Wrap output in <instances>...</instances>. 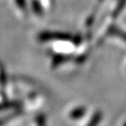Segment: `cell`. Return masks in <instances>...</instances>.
<instances>
[{
    "label": "cell",
    "instance_id": "3",
    "mask_svg": "<svg viewBox=\"0 0 126 126\" xmlns=\"http://www.w3.org/2000/svg\"><path fill=\"white\" fill-rule=\"evenodd\" d=\"M124 126H126V122H125V124H124Z\"/></svg>",
    "mask_w": 126,
    "mask_h": 126
},
{
    "label": "cell",
    "instance_id": "2",
    "mask_svg": "<svg viewBox=\"0 0 126 126\" xmlns=\"http://www.w3.org/2000/svg\"><path fill=\"white\" fill-rule=\"evenodd\" d=\"M102 119H103V113L100 110L95 111L91 118L90 122H88V124L86 126H98L101 121H102Z\"/></svg>",
    "mask_w": 126,
    "mask_h": 126
},
{
    "label": "cell",
    "instance_id": "1",
    "mask_svg": "<svg viewBox=\"0 0 126 126\" xmlns=\"http://www.w3.org/2000/svg\"><path fill=\"white\" fill-rule=\"evenodd\" d=\"M86 111H87L86 108L85 107H82V106L73 108L72 110L69 112V118L71 120H79V119H81L85 115Z\"/></svg>",
    "mask_w": 126,
    "mask_h": 126
},
{
    "label": "cell",
    "instance_id": "4",
    "mask_svg": "<svg viewBox=\"0 0 126 126\" xmlns=\"http://www.w3.org/2000/svg\"><path fill=\"white\" fill-rule=\"evenodd\" d=\"M101 1H102V0H99V2H101Z\"/></svg>",
    "mask_w": 126,
    "mask_h": 126
}]
</instances>
